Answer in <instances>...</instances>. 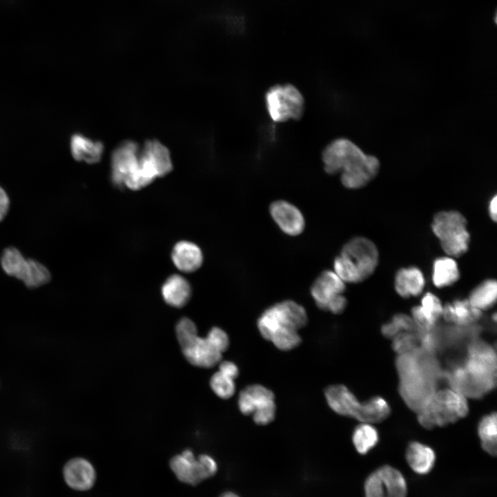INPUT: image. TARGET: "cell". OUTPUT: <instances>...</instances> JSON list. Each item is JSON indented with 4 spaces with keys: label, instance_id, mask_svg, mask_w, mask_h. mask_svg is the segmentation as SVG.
<instances>
[{
    "label": "cell",
    "instance_id": "cell-30",
    "mask_svg": "<svg viewBox=\"0 0 497 497\" xmlns=\"http://www.w3.org/2000/svg\"><path fill=\"white\" fill-rule=\"evenodd\" d=\"M378 442V431L372 424L360 422L353 431L352 442L356 451L360 455L368 454Z\"/></svg>",
    "mask_w": 497,
    "mask_h": 497
},
{
    "label": "cell",
    "instance_id": "cell-26",
    "mask_svg": "<svg viewBox=\"0 0 497 497\" xmlns=\"http://www.w3.org/2000/svg\"><path fill=\"white\" fill-rule=\"evenodd\" d=\"M376 470L382 481L386 497H407V480L399 469L389 465H384Z\"/></svg>",
    "mask_w": 497,
    "mask_h": 497
},
{
    "label": "cell",
    "instance_id": "cell-15",
    "mask_svg": "<svg viewBox=\"0 0 497 497\" xmlns=\"http://www.w3.org/2000/svg\"><path fill=\"white\" fill-rule=\"evenodd\" d=\"M269 211L273 220L284 233L296 236L304 229L305 221L301 211L293 204L285 200L272 202Z\"/></svg>",
    "mask_w": 497,
    "mask_h": 497
},
{
    "label": "cell",
    "instance_id": "cell-4",
    "mask_svg": "<svg viewBox=\"0 0 497 497\" xmlns=\"http://www.w3.org/2000/svg\"><path fill=\"white\" fill-rule=\"evenodd\" d=\"M308 322L305 309L293 300H284L267 308L257 322L260 335L281 351H290L302 342L299 330Z\"/></svg>",
    "mask_w": 497,
    "mask_h": 497
},
{
    "label": "cell",
    "instance_id": "cell-36",
    "mask_svg": "<svg viewBox=\"0 0 497 497\" xmlns=\"http://www.w3.org/2000/svg\"><path fill=\"white\" fill-rule=\"evenodd\" d=\"M177 340L182 345L197 335V327L195 323L187 318L181 319L176 326Z\"/></svg>",
    "mask_w": 497,
    "mask_h": 497
},
{
    "label": "cell",
    "instance_id": "cell-25",
    "mask_svg": "<svg viewBox=\"0 0 497 497\" xmlns=\"http://www.w3.org/2000/svg\"><path fill=\"white\" fill-rule=\"evenodd\" d=\"M165 302L174 307H182L187 303L191 289L188 282L179 275L170 276L162 287Z\"/></svg>",
    "mask_w": 497,
    "mask_h": 497
},
{
    "label": "cell",
    "instance_id": "cell-14",
    "mask_svg": "<svg viewBox=\"0 0 497 497\" xmlns=\"http://www.w3.org/2000/svg\"><path fill=\"white\" fill-rule=\"evenodd\" d=\"M186 360L193 365L211 368L219 364L222 358L221 352L208 338L197 335L181 345Z\"/></svg>",
    "mask_w": 497,
    "mask_h": 497
},
{
    "label": "cell",
    "instance_id": "cell-40",
    "mask_svg": "<svg viewBox=\"0 0 497 497\" xmlns=\"http://www.w3.org/2000/svg\"><path fill=\"white\" fill-rule=\"evenodd\" d=\"M10 206V197L6 190L0 186V222L4 220L8 213Z\"/></svg>",
    "mask_w": 497,
    "mask_h": 497
},
{
    "label": "cell",
    "instance_id": "cell-21",
    "mask_svg": "<svg viewBox=\"0 0 497 497\" xmlns=\"http://www.w3.org/2000/svg\"><path fill=\"white\" fill-rule=\"evenodd\" d=\"M482 311L474 307L468 300H456L447 304L442 309L444 319L456 327H469L478 321Z\"/></svg>",
    "mask_w": 497,
    "mask_h": 497
},
{
    "label": "cell",
    "instance_id": "cell-11",
    "mask_svg": "<svg viewBox=\"0 0 497 497\" xmlns=\"http://www.w3.org/2000/svg\"><path fill=\"white\" fill-rule=\"evenodd\" d=\"M173 168L168 149L155 139L146 141L140 147L139 170L150 182L157 177H164Z\"/></svg>",
    "mask_w": 497,
    "mask_h": 497
},
{
    "label": "cell",
    "instance_id": "cell-33",
    "mask_svg": "<svg viewBox=\"0 0 497 497\" xmlns=\"http://www.w3.org/2000/svg\"><path fill=\"white\" fill-rule=\"evenodd\" d=\"M333 267L336 275L344 282L356 283L362 281L356 267L348 258L342 255L335 259Z\"/></svg>",
    "mask_w": 497,
    "mask_h": 497
},
{
    "label": "cell",
    "instance_id": "cell-35",
    "mask_svg": "<svg viewBox=\"0 0 497 497\" xmlns=\"http://www.w3.org/2000/svg\"><path fill=\"white\" fill-rule=\"evenodd\" d=\"M364 497H386L382 481L376 470L369 474L364 482Z\"/></svg>",
    "mask_w": 497,
    "mask_h": 497
},
{
    "label": "cell",
    "instance_id": "cell-12",
    "mask_svg": "<svg viewBox=\"0 0 497 497\" xmlns=\"http://www.w3.org/2000/svg\"><path fill=\"white\" fill-rule=\"evenodd\" d=\"M340 255L353 264L362 280L374 272L378 262V251L376 245L363 237L350 240L344 245Z\"/></svg>",
    "mask_w": 497,
    "mask_h": 497
},
{
    "label": "cell",
    "instance_id": "cell-9",
    "mask_svg": "<svg viewBox=\"0 0 497 497\" xmlns=\"http://www.w3.org/2000/svg\"><path fill=\"white\" fill-rule=\"evenodd\" d=\"M169 465L179 481L192 486L213 477L218 471L217 463L212 456L201 454L195 458L189 449L173 456Z\"/></svg>",
    "mask_w": 497,
    "mask_h": 497
},
{
    "label": "cell",
    "instance_id": "cell-10",
    "mask_svg": "<svg viewBox=\"0 0 497 497\" xmlns=\"http://www.w3.org/2000/svg\"><path fill=\"white\" fill-rule=\"evenodd\" d=\"M238 407L241 413L251 415L255 424L266 425L275 419L276 405L272 391L260 384L246 386L239 393Z\"/></svg>",
    "mask_w": 497,
    "mask_h": 497
},
{
    "label": "cell",
    "instance_id": "cell-8",
    "mask_svg": "<svg viewBox=\"0 0 497 497\" xmlns=\"http://www.w3.org/2000/svg\"><path fill=\"white\" fill-rule=\"evenodd\" d=\"M1 269L6 274L21 281L28 289H36L49 283L52 275L40 262L26 258L14 246L3 249L0 257Z\"/></svg>",
    "mask_w": 497,
    "mask_h": 497
},
{
    "label": "cell",
    "instance_id": "cell-2",
    "mask_svg": "<svg viewBox=\"0 0 497 497\" xmlns=\"http://www.w3.org/2000/svg\"><path fill=\"white\" fill-rule=\"evenodd\" d=\"M496 366L495 349L487 342L476 339L468 344L464 360L453 365L444 376L451 388L467 398H480L495 388Z\"/></svg>",
    "mask_w": 497,
    "mask_h": 497
},
{
    "label": "cell",
    "instance_id": "cell-6",
    "mask_svg": "<svg viewBox=\"0 0 497 497\" xmlns=\"http://www.w3.org/2000/svg\"><path fill=\"white\" fill-rule=\"evenodd\" d=\"M265 108L275 123L298 121L304 116L305 100L301 91L291 83L271 86L264 95Z\"/></svg>",
    "mask_w": 497,
    "mask_h": 497
},
{
    "label": "cell",
    "instance_id": "cell-19",
    "mask_svg": "<svg viewBox=\"0 0 497 497\" xmlns=\"http://www.w3.org/2000/svg\"><path fill=\"white\" fill-rule=\"evenodd\" d=\"M442 309L439 298L431 293H427L422 297L420 305L414 306L411 310V318L417 331L434 329L439 318L442 316Z\"/></svg>",
    "mask_w": 497,
    "mask_h": 497
},
{
    "label": "cell",
    "instance_id": "cell-18",
    "mask_svg": "<svg viewBox=\"0 0 497 497\" xmlns=\"http://www.w3.org/2000/svg\"><path fill=\"white\" fill-rule=\"evenodd\" d=\"M64 478L67 485L77 491H87L92 487L96 479L93 466L87 460L75 458L64 467Z\"/></svg>",
    "mask_w": 497,
    "mask_h": 497
},
{
    "label": "cell",
    "instance_id": "cell-13",
    "mask_svg": "<svg viewBox=\"0 0 497 497\" xmlns=\"http://www.w3.org/2000/svg\"><path fill=\"white\" fill-rule=\"evenodd\" d=\"M140 146L133 141L118 145L111 155V179L117 186H123L126 178L136 168Z\"/></svg>",
    "mask_w": 497,
    "mask_h": 497
},
{
    "label": "cell",
    "instance_id": "cell-23",
    "mask_svg": "<svg viewBox=\"0 0 497 497\" xmlns=\"http://www.w3.org/2000/svg\"><path fill=\"white\" fill-rule=\"evenodd\" d=\"M171 255L175 266L185 273L196 271L203 262L202 253L199 246L188 241L177 243L173 247Z\"/></svg>",
    "mask_w": 497,
    "mask_h": 497
},
{
    "label": "cell",
    "instance_id": "cell-41",
    "mask_svg": "<svg viewBox=\"0 0 497 497\" xmlns=\"http://www.w3.org/2000/svg\"><path fill=\"white\" fill-rule=\"evenodd\" d=\"M219 371L233 378H237L239 369L237 366L231 361H222L219 363Z\"/></svg>",
    "mask_w": 497,
    "mask_h": 497
},
{
    "label": "cell",
    "instance_id": "cell-3",
    "mask_svg": "<svg viewBox=\"0 0 497 497\" xmlns=\"http://www.w3.org/2000/svg\"><path fill=\"white\" fill-rule=\"evenodd\" d=\"M321 159L324 170L329 175L340 173L342 185L350 189L360 188L375 178L380 162L373 155H367L352 141L340 137L323 148Z\"/></svg>",
    "mask_w": 497,
    "mask_h": 497
},
{
    "label": "cell",
    "instance_id": "cell-38",
    "mask_svg": "<svg viewBox=\"0 0 497 497\" xmlns=\"http://www.w3.org/2000/svg\"><path fill=\"white\" fill-rule=\"evenodd\" d=\"M391 322L399 333L404 331H417V327L411 317L402 313L395 315Z\"/></svg>",
    "mask_w": 497,
    "mask_h": 497
},
{
    "label": "cell",
    "instance_id": "cell-16",
    "mask_svg": "<svg viewBox=\"0 0 497 497\" xmlns=\"http://www.w3.org/2000/svg\"><path fill=\"white\" fill-rule=\"evenodd\" d=\"M327 402L336 413L358 420L362 406L355 395L343 384L329 386L324 391Z\"/></svg>",
    "mask_w": 497,
    "mask_h": 497
},
{
    "label": "cell",
    "instance_id": "cell-32",
    "mask_svg": "<svg viewBox=\"0 0 497 497\" xmlns=\"http://www.w3.org/2000/svg\"><path fill=\"white\" fill-rule=\"evenodd\" d=\"M210 386L220 398L228 399L235 393V378L218 370L211 378Z\"/></svg>",
    "mask_w": 497,
    "mask_h": 497
},
{
    "label": "cell",
    "instance_id": "cell-17",
    "mask_svg": "<svg viewBox=\"0 0 497 497\" xmlns=\"http://www.w3.org/2000/svg\"><path fill=\"white\" fill-rule=\"evenodd\" d=\"M345 290L344 282L331 271H324L311 287V295L318 307L327 311L329 303Z\"/></svg>",
    "mask_w": 497,
    "mask_h": 497
},
{
    "label": "cell",
    "instance_id": "cell-34",
    "mask_svg": "<svg viewBox=\"0 0 497 497\" xmlns=\"http://www.w3.org/2000/svg\"><path fill=\"white\" fill-rule=\"evenodd\" d=\"M419 339L416 331H404L393 338L392 347L398 354L411 352L418 347Z\"/></svg>",
    "mask_w": 497,
    "mask_h": 497
},
{
    "label": "cell",
    "instance_id": "cell-24",
    "mask_svg": "<svg viewBox=\"0 0 497 497\" xmlns=\"http://www.w3.org/2000/svg\"><path fill=\"white\" fill-rule=\"evenodd\" d=\"M425 284L422 271L416 266L402 268L395 277V289L399 295L405 298L420 295Z\"/></svg>",
    "mask_w": 497,
    "mask_h": 497
},
{
    "label": "cell",
    "instance_id": "cell-43",
    "mask_svg": "<svg viewBox=\"0 0 497 497\" xmlns=\"http://www.w3.org/2000/svg\"><path fill=\"white\" fill-rule=\"evenodd\" d=\"M497 198L496 195H494L489 202V213L491 218L494 222L496 221L497 217Z\"/></svg>",
    "mask_w": 497,
    "mask_h": 497
},
{
    "label": "cell",
    "instance_id": "cell-37",
    "mask_svg": "<svg viewBox=\"0 0 497 497\" xmlns=\"http://www.w3.org/2000/svg\"><path fill=\"white\" fill-rule=\"evenodd\" d=\"M207 338L222 353L229 346V338L227 333L219 327H213L207 335Z\"/></svg>",
    "mask_w": 497,
    "mask_h": 497
},
{
    "label": "cell",
    "instance_id": "cell-27",
    "mask_svg": "<svg viewBox=\"0 0 497 497\" xmlns=\"http://www.w3.org/2000/svg\"><path fill=\"white\" fill-rule=\"evenodd\" d=\"M460 272L456 262L451 257H442L433 264L432 280L438 288L449 286L458 281Z\"/></svg>",
    "mask_w": 497,
    "mask_h": 497
},
{
    "label": "cell",
    "instance_id": "cell-28",
    "mask_svg": "<svg viewBox=\"0 0 497 497\" xmlns=\"http://www.w3.org/2000/svg\"><path fill=\"white\" fill-rule=\"evenodd\" d=\"M496 413L491 412L483 416L478 426V434L483 449L490 456L497 453Z\"/></svg>",
    "mask_w": 497,
    "mask_h": 497
},
{
    "label": "cell",
    "instance_id": "cell-22",
    "mask_svg": "<svg viewBox=\"0 0 497 497\" xmlns=\"http://www.w3.org/2000/svg\"><path fill=\"white\" fill-rule=\"evenodd\" d=\"M104 145L81 134L75 133L70 141V149L72 157L78 162L95 164L100 161L104 153Z\"/></svg>",
    "mask_w": 497,
    "mask_h": 497
},
{
    "label": "cell",
    "instance_id": "cell-1",
    "mask_svg": "<svg viewBox=\"0 0 497 497\" xmlns=\"http://www.w3.org/2000/svg\"><path fill=\"white\" fill-rule=\"evenodd\" d=\"M398 391L408 407L416 412L422 409L437 391L442 371L433 353L420 347L398 355Z\"/></svg>",
    "mask_w": 497,
    "mask_h": 497
},
{
    "label": "cell",
    "instance_id": "cell-5",
    "mask_svg": "<svg viewBox=\"0 0 497 497\" xmlns=\"http://www.w3.org/2000/svg\"><path fill=\"white\" fill-rule=\"evenodd\" d=\"M468 412L467 397L449 387L437 389L427 405L417 413L420 425L431 429L454 423L465 417Z\"/></svg>",
    "mask_w": 497,
    "mask_h": 497
},
{
    "label": "cell",
    "instance_id": "cell-42",
    "mask_svg": "<svg viewBox=\"0 0 497 497\" xmlns=\"http://www.w3.org/2000/svg\"><path fill=\"white\" fill-rule=\"evenodd\" d=\"M381 333L386 338L391 339H393L396 335L400 333L398 329L391 321L382 326Z\"/></svg>",
    "mask_w": 497,
    "mask_h": 497
},
{
    "label": "cell",
    "instance_id": "cell-29",
    "mask_svg": "<svg viewBox=\"0 0 497 497\" xmlns=\"http://www.w3.org/2000/svg\"><path fill=\"white\" fill-rule=\"evenodd\" d=\"M390 413L391 408L387 400L380 396H374L362 402L358 420L370 424L378 423L385 420Z\"/></svg>",
    "mask_w": 497,
    "mask_h": 497
},
{
    "label": "cell",
    "instance_id": "cell-44",
    "mask_svg": "<svg viewBox=\"0 0 497 497\" xmlns=\"http://www.w3.org/2000/svg\"><path fill=\"white\" fill-rule=\"evenodd\" d=\"M217 497H241L240 494L232 490L222 492Z\"/></svg>",
    "mask_w": 497,
    "mask_h": 497
},
{
    "label": "cell",
    "instance_id": "cell-39",
    "mask_svg": "<svg viewBox=\"0 0 497 497\" xmlns=\"http://www.w3.org/2000/svg\"><path fill=\"white\" fill-rule=\"evenodd\" d=\"M347 304L346 298L342 295L335 297L328 305L327 311L333 314H340L343 312Z\"/></svg>",
    "mask_w": 497,
    "mask_h": 497
},
{
    "label": "cell",
    "instance_id": "cell-20",
    "mask_svg": "<svg viewBox=\"0 0 497 497\" xmlns=\"http://www.w3.org/2000/svg\"><path fill=\"white\" fill-rule=\"evenodd\" d=\"M405 458L411 469L416 474L425 476L433 469L436 454L429 445L418 441L409 443L405 451Z\"/></svg>",
    "mask_w": 497,
    "mask_h": 497
},
{
    "label": "cell",
    "instance_id": "cell-31",
    "mask_svg": "<svg viewBox=\"0 0 497 497\" xmlns=\"http://www.w3.org/2000/svg\"><path fill=\"white\" fill-rule=\"evenodd\" d=\"M497 284L489 279L477 286L470 293L468 301L480 311L490 309L496 301Z\"/></svg>",
    "mask_w": 497,
    "mask_h": 497
},
{
    "label": "cell",
    "instance_id": "cell-7",
    "mask_svg": "<svg viewBox=\"0 0 497 497\" xmlns=\"http://www.w3.org/2000/svg\"><path fill=\"white\" fill-rule=\"evenodd\" d=\"M431 228L447 255L458 257L467 251L470 235L467 230V221L460 213L455 211L438 213L433 217Z\"/></svg>",
    "mask_w": 497,
    "mask_h": 497
}]
</instances>
